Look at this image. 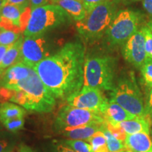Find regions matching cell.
<instances>
[{
	"label": "cell",
	"instance_id": "6da1fadb",
	"mask_svg": "<svg viewBox=\"0 0 152 152\" xmlns=\"http://www.w3.org/2000/svg\"><path fill=\"white\" fill-rule=\"evenodd\" d=\"M85 48L80 42L66 44L33 69L55 98L67 100L83 88Z\"/></svg>",
	"mask_w": 152,
	"mask_h": 152
},
{
	"label": "cell",
	"instance_id": "7a4b0ae2",
	"mask_svg": "<svg viewBox=\"0 0 152 152\" xmlns=\"http://www.w3.org/2000/svg\"><path fill=\"white\" fill-rule=\"evenodd\" d=\"M119 0H109L86 13L85 18L76 21L77 32L87 42H95L105 35L118 13Z\"/></svg>",
	"mask_w": 152,
	"mask_h": 152
},
{
	"label": "cell",
	"instance_id": "3957f363",
	"mask_svg": "<svg viewBox=\"0 0 152 152\" xmlns=\"http://www.w3.org/2000/svg\"><path fill=\"white\" fill-rule=\"evenodd\" d=\"M117 59L111 56L87 57L84 65L83 87L112 91L115 85Z\"/></svg>",
	"mask_w": 152,
	"mask_h": 152
},
{
	"label": "cell",
	"instance_id": "277c9868",
	"mask_svg": "<svg viewBox=\"0 0 152 152\" xmlns=\"http://www.w3.org/2000/svg\"><path fill=\"white\" fill-rule=\"evenodd\" d=\"M12 90L23 91L26 95L25 109L38 113H49L56 104V98L32 68L28 77L21 80L14 85Z\"/></svg>",
	"mask_w": 152,
	"mask_h": 152
},
{
	"label": "cell",
	"instance_id": "5b68a950",
	"mask_svg": "<svg viewBox=\"0 0 152 152\" xmlns=\"http://www.w3.org/2000/svg\"><path fill=\"white\" fill-rule=\"evenodd\" d=\"M111 99L137 117L145 116L143 96L132 71L122 74L117 80Z\"/></svg>",
	"mask_w": 152,
	"mask_h": 152
},
{
	"label": "cell",
	"instance_id": "8992f818",
	"mask_svg": "<svg viewBox=\"0 0 152 152\" xmlns=\"http://www.w3.org/2000/svg\"><path fill=\"white\" fill-rule=\"evenodd\" d=\"M71 21V16L58 4H47L31 9L25 37L42 36L47 31Z\"/></svg>",
	"mask_w": 152,
	"mask_h": 152
},
{
	"label": "cell",
	"instance_id": "52a82bcc",
	"mask_svg": "<svg viewBox=\"0 0 152 152\" xmlns=\"http://www.w3.org/2000/svg\"><path fill=\"white\" fill-rule=\"evenodd\" d=\"M142 18L140 13L132 9L118 11L104 35L108 46H123L131 36L140 30Z\"/></svg>",
	"mask_w": 152,
	"mask_h": 152
},
{
	"label": "cell",
	"instance_id": "ba28073f",
	"mask_svg": "<svg viewBox=\"0 0 152 152\" xmlns=\"http://www.w3.org/2000/svg\"><path fill=\"white\" fill-rule=\"evenodd\" d=\"M104 123L105 120L99 111L80 109L68 104L62 106L58 111L54 123V130L63 133L87 125Z\"/></svg>",
	"mask_w": 152,
	"mask_h": 152
},
{
	"label": "cell",
	"instance_id": "9c48e42d",
	"mask_svg": "<svg viewBox=\"0 0 152 152\" xmlns=\"http://www.w3.org/2000/svg\"><path fill=\"white\" fill-rule=\"evenodd\" d=\"M48 56V47L43 35L25 37L20 52V62L33 68Z\"/></svg>",
	"mask_w": 152,
	"mask_h": 152
},
{
	"label": "cell",
	"instance_id": "30bf717a",
	"mask_svg": "<svg viewBox=\"0 0 152 152\" xmlns=\"http://www.w3.org/2000/svg\"><path fill=\"white\" fill-rule=\"evenodd\" d=\"M108 100L103 95L102 90L83 87L79 92L75 93L66 101L70 106L80 109L94 110L102 113Z\"/></svg>",
	"mask_w": 152,
	"mask_h": 152
},
{
	"label": "cell",
	"instance_id": "8fae6325",
	"mask_svg": "<svg viewBox=\"0 0 152 152\" xmlns=\"http://www.w3.org/2000/svg\"><path fill=\"white\" fill-rule=\"evenodd\" d=\"M122 52L126 61L136 68L140 69L147 59L145 41L141 28L123 45Z\"/></svg>",
	"mask_w": 152,
	"mask_h": 152
},
{
	"label": "cell",
	"instance_id": "7c38bea8",
	"mask_svg": "<svg viewBox=\"0 0 152 152\" xmlns=\"http://www.w3.org/2000/svg\"><path fill=\"white\" fill-rule=\"evenodd\" d=\"M105 122L114 127H119V123L137 118L127 111L114 101L109 99L102 111Z\"/></svg>",
	"mask_w": 152,
	"mask_h": 152
},
{
	"label": "cell",
	"instance_id": "4fadbf2b",
	"mask_svg": "<svg viewBox=\"0 0 152 152\" xmlns=\"http://www.w3.org/2000/svg\"><path fill=\"white\" fill-rule=\"evenodd\" d=\"M31 70L32 68L23 62L17 63L4 72L0 80V86L12 90L18 82L29 76Z\"/></svg>",
	"mask_w": 152,
	"mask_h": 152
},
{
	"label": "cell",
	"instance_id": "5bb4252c",
	"mask_svg": "<svg viewBox=\"0 0 152 152\" xmlns=\"http://www.w3.org/2000/svg\"><path fill=\"white\" fill-rule=\"evenodd\" d=\"M125 144L126 149L131 152H152V140L148 133L127 134Z\"/></svg>",
	"mask_w": 152,
	"mask_h": 152
},
{
	"label": "cell",
	"instance_id": "9a60e30c",
	"mask_svg": "<svg viewBox=\"0 0 152 152\" xmlns=\"http://www.w3.org/2000/svg\"><path fill=\"white\" fill-rule=\"evenodd\" d=\"M104 124H99V123H94V124L87 125L85 126L79 127V128H73L72 130L66 131L63 132V136L68 140H87L94 135L95 133L101 131L102 125Z\"/></svg>",
	"mask_w": 152,
	"mask_h": 152
},
{
	"label": "cell",
	"instance_id": "2e32d148",
	"mask_svg": "<svg viewBox=\"0 0 152 152\" xmlns=\"http://www.w3.org/2000/svg\"><path fill=\"white\" fill-rule=\"evenodd\" d=\"M151 121L147 117H137L135 118L123 121L119 125L127 134H135L139 132H145L150 134Z\"/></svg>",
	"mask_w": 152,
	"mask_h": 152
},
{
	"label": "cell",
	"instance_id": "e0dca14e",
	"mask_svg": "<svg viewBox=\"0 0 152 152\" xmlns=\"http://www.w3.org/2000/svg\"><path fill=\"white\" fill-rule=\"evenodd\" d=\"M23 39V37L22 35L20 36L18 40L13 44L7 50L2 62L0 65V74L1 75H2L4 72L7 68L17 63L20 62V52H21V47Z\"/></svg>",
	"mask_w": 152,
	"mask_h": 152
},
{
	"label": "cell",
	"instance_id": "ac0fdd59",
	"mask_svg": "<svg viewBox=\"0 0 152 152\" xmlns=\"http://www.w3.org/2000/svg\"><path fill=\"white\" fill-rule=\"evenodd\" d=\"M56 4L62 7L76 21L81 20L86 15L87 11L82 0H58Z\"/></svg>",
	"mask_w": 152,
	"mask_h": 152
},
{
	"label": "cell",
	"instance_id": "d6986e66",
	"mask_svg": "<svg viewBox=\"0 0 152 152\" xmlns=\"http://www.w3.org/2000/svg\"><path fill=\"white\" fill-rule=\"evenodd\" d=\"M25 9L17 6L6 4L0 10V17H3L9 20L14 26L20 28L22 32V16Z\"/></svg>",
	"mask_w": 152,
	"mask_h": 152
},
{
	"label": "cell",
	"instance_id": "ffe728a7",
	"mask_svg": "<svg viewBox=\"0 0 152 152\" xmlns=\"http://www.w3.org/2000/svg\"><path fill=\"white\" fill-rule=\"evenodd\" d=\"M26 111L22 107L9 102L0 104V122L15 118L24 117Z\"/></svg>",
	"mask_w": 152,
	"mask_h": 152
},
{
	"label": "cell",
	"instance_id": "44dd1931",
	"mask_svg": "<svg viewBox=\"0 0 152 152\" xmlns=\"http://www.w3.org/2000/svg\"><path fill=\"white\" fill-rule=\"evenodd\" d=\"M101 131L104 133L105 136L108 148L110 152H121L126 150L124 142L120 141L111 134V132L106 128V122L102 125Z\"/></svg>",
	"mask_w": 152,
	"mask_h": 152
},
{
	"label": "cell",
	"instance_id": "7402d4cb",
	"mask_svg": "<svg viewBox=\"0 0 152 152\" xmlns=\"http://www.w3.org/2000/svg\"><path fill=\"white\" fill-rule=\"evenodd\" d=\"M92 147V152H110L104 133L97 132L87 140Z\"/></svg>",
	"mask_w": 152,
	"mask_h": 152
},
{
	"label": "cell",
	"instance_id": "603a6c76",
	"mask_svg": "<svg viewBox=\"0 0 152 152\" xmlns=\"http://www.w3.org/2000/svg\"><path fill=\"white\" fill-rule=\"evenodd\" d=\"M16 144L15 137L10 133L0 132V152H11Z\"/></svg>",
	"mask_w": 152,
	"mask_h": 152
},
{
	"label": "cell",
	"instance_id": "cb8c5ba5",
	"mask_svg": "<svg viewBox=\"0 0 152 152\" xmlns=\"http://www.w3.org/2000/svg\"><path fill=\"white\" fill-rule=\"evenodd\" d=\"M63 142L66 145L69 146L76 152H92L90 144L83 140H66Z\"/></svg>",
	"mask_w": 152,
	"mask_h": 152
},
{
	"label": "cell",
	"instance_id": "d4e9b609",
	"mask_svg": "<svg viewBox=\"0 0 152 152\" xmlns=\"http://www.w3.org/2000/svg\"><path fill=\"white\" fill-rule=\"evenodd\" d=\"M21 36L20 33H16L9 30L0 28V45H11L16 42Z\"/></svg>",
	"mask_w": 152,
	"mask_h": 152
},
{
	"label": "cell",
	"instance_id": "484cf974",
	"mask_svg": "<svg viewBox=\"0 0 152 152\" xmlns=\"http://www.w3.org/2000/svg\"><path fill=\"white\" fill-rule=\"evenodd\" d=\"M4 126L9 132H16L24 128L25 120L23 117L15 118L7 120L2 123Z\"/></svg>",
	"mask_w": 152,
	"mask_h": 152
},
{
	"label": "cell",
	"instance_id": "4316f807",
	"mask_svg": "<svg viewBox=\"0 0 152 152\" xmlns=\"http://www.w3.org/2000/svg\"><path fill=\"white\" fill-rule=\"evenodd\" d=\"M140 71L146 85L152 87V59L147 58L140 68Z\"/></svg>",
	"mask_w": 152,
	"mask_h": 152
},
{
	"label": "cell",
	"instance_id": "83f0119b",
	"mask_svg": "<svg viewBox=\"0 0 152 152\" xmlns=\"http://www.w3.org/2000/svg\"><path fill=\"white\" fill-rule=\"evenodd\" d=\"M141 30L143 33L145 41V49L147 58L152 59V32L147 25L142 26Z\"/></svg>",
	"mask_w": 152,
	"mask_h": 152
},
{
	"label": "cell",
	"instance_id": "f1b7e54d",
	"mask_svg": "<svg viewBox=\"0 0 152 152\" xmlns=\"http://www.w3.org/2000/svg\"><path fill=\"white\" fill-rule=\"evenodd\" d=\"M106 128H108L110 132L115 137V138L118 139V140H120V141H122L125 142V139H126L127 134L125 133L124 130H123L122 128L121 127H114L111 124H109V123H106Z\"/></svg>",
	"mask_w": 152,
	"mask_h": 152
},
{
	"label": "cell",
	"instance_id": "f546056e",
	"mask_svg": "<svg viewBox=\"0 0 152 152\" xmlns=\"http://www.w3.org/2000/svg\"><path fill=\"white\" fill-rule=\"evenodd\" d=\"M15 93H16V90L0 86V104L11 101Z\"/></svg>",
	"mask_w": 152,
	"mask_h": 152
},
{
	"label": "cell",
	"instance_id": "4dcf8cb0",
	"mask_svg": "<svg viewBox=\"0 0 152 152\" xmlns=\"http://www.w3.org/2000/svg\"><path fill=\"white\" fill-rule=\"evenodd\" d=\"M107 1H109V0H82L87 12L91 11L94 7H96V6L106 2Z\"/></svg>",
	"mask_w": 152,
	"mask_h": 152
},
{
	"label": "cell",
	"instance_id": "1f68e13d",
	"mask_svg": "<svg viewBox=\"0 0 152 152\" xmlns=\"http://www.w3.org/2000/svg\"><path fill=\"white\" fill-rule=\"evenodd\" d=\"M149 120L152 118V87L150 90L147 103L145 104V116Z\"/></svg>",
	"mask_w": 152,
	"mask_h": 152
},
{
	"label": "cell",
	"instance_id": "d6a6232c",
	"mask_svg": "<svg viewBox=\"0 0 152 152\" xmlns=\"http://www.w3.org/2000/svg\"><path fill=\"white\" fill-rule=\"evenodd\" d=\"M6 4L15 5L22 9H26L30 6V0H7Z\"/></svg>",
	"mask_w": 152,
	"mask_h": 152
},
{
	"label": "cell",
	"instance_id": "836d02e7",
	"mask_svg": "<svg viewBox=\"0 0 152 152\" xmlns=\"http://www.w3.org/2000/svg\"><path fill=\"white\" fill-rule=\"evenodd\" d=\"M49 0H30V9H33L37 7H42L48 4Z\"/></svg>",
	"mask_w": 152,
	"mask_h": 152
},
{
	"label": "cell",
	"instance_id": "e575fe53",
	"mask_svg": "<svg viewBox=\"0 0 152 152\" xmlns=\"http://www.w3.org/2000/svg\"><path fill=\"white\" fill-rule=\"evenodd\" d=\"M56 152H76L75 151L66 145V144L63 143L58 144L56 146Z\"/></svg>",
	"mask_w": 152,
	"mask_h": 152
},
{
	"label": "cell",
	"instance_id": "d590c367",
	"mask_svg": "<svg viewBox=\"0 0 152 152\" xmlns=\"http://www.w3.org/2000/svg\"><path fill=\"white\" fill-rule=\"evenodd\" d=\"M144 9L152 17V0H142Z\"/></svg>",
	"mask_w": 152,
	"mask_h": 152
},
{
	"label": "cell",
	"instance_id": "8d00e7d4",
	"mask_svg": "<svg viewBox=\"0 0 152 152\" xmlns=\"http://www.w3.org/2000/svg\"><path fill=\"white\" fill-rule=\"evenodd\" d=\"M11 45H0V65H1L2 60L4 57L6 53H7V50L9 49Z\"/></svg>",
	"mask_w": 152,
	"mask_h": 152
},
{
	"label": "cell",
	"instance_id": "74e56055",
	"mask_svg": "<svg viewBox=\"0 0 152 152\" xmlns=\"http://www.w3.org/2000/svg\"><path fill=\"white\" fill-rule=\"evenodd\" d=\"M17 152H34V151L31 149V148L28 147V146L21 144V145L18 147V151Z\"/></svg>",
	"mask_w": 152,
	"mask_h": 152
},
{
	"label": "cell",
	"instance_id": "f35d334b",
	"mask_svg": "<svg viewBox=\"0 0 152 152\" xmlns=\"http://www.w3.org/2000/svg\"><path fill=\"white\" fill-rule=\"evenodd\" d=\"M6 3H7V0H0V10L6 4Z\"/></svg>",
	"mask_w": 152,
	"mask_h": 152
},
{
	"label": "cell",
	"instance_id": "ab89813d",
	"mask_svg": "<svg viewBox=\"0 0 152 152\" xmlns=\"http://www.w3.org/2000/svg\"><path fill=\"white\" fill-rule=\"evenodd\" d=\"M147 25L148 26V27L150 28V30H151V32H152V19H151V20H150L149 22L147 23Z\"/></svg>",
	"mask_w": 152,
	"mask_h": 152
},
{
	"label": "cell",
	"instance_id": "60d3db41",
	"mask_svg": "<svg viewBox=\"0 0 152 152\" xmlns=\"http://www.w3.org/2000/svg\"><path fill=\"white\" fill-rule=\"evenodd\" d=\"M123 1H140V0H123Z\"/></svg>",
	"mask_w": 152,
	"mask_h": 152
},
{
	"label": "cell",
	"instance_id": "b9f144b4",
	"mask_svg": "<svg viewBox=\"0 0 152 152\" xmlns=\"http://www.w3.org/2000/svg\"><path fill=\"white\" fill-rule=\"evenodd\" d=\"M57 1H58V0H49V1H52V2L54 3V4H56Z\"/></svg>",
	"mask_w": 152,
	"mask_h": 152
},
{
	"label": "cell",
	"instance_id": "7bdbcfd3",
	"mask_svg": "<svg viewBox=\"0 0 152 152\" xmlns=\"http://www.w3.org/2000/svg\"><path fill=\"white\" fill-rule=\"evenodd\" d=\"M125 152H131V151H128V150H125Z\"/></svg>",
	"mask_w": 152,
	"mask_h": 152
},
{
	"label": "cell",
	"instance_id": "ee69618b",
	"mask_svg": "<svg viewBox=\"0 0 152 152\" xmlns=\"http://www.w3.org/2000/svg\"><path fill=\"white\" fill-rule=\"evenodd\" d=\"M150 121H151V123H152V118H151V119H150Z\"/></svg>",
	"mask_w": 152,
	"mask_h": 152
},
{
	"label": "cell",
	"instance_id": "f6af8a7d",
	"mask_svg": "<svg viewBox=\"0 0 152 152\" xmlns=\"http://www.w3.org/2000/svg\"><path fill=\"white\" fill-rule=\"evenodd\" d=\"M1 74H0V80H1Z\"/></svg>",
	"mask_w": 152,
	"mask_h": 152
},
{
	"label": "cell",
	"instance_id": "bcb514c9",
	"mask_svg": "<svg viewBox=\"0 0 152 152\" xmlns=\"http://www.w3.org/2000/svg\"><path fill=\"white\" fill-rule=\"evenodd\" d=\"M151 135H152V128H151Z\"/></svg>",
	"mask_w": 152,
	"mask_h": 152
},
{
	"label": "cell",
	"instance_id": "7dc6e473",
	"mask_svg": "<svg viewBox=\"0 0 152 152\" xmlns=\"http://www.w3.org/2000/svg\"><path fill=\"white\" fill-rule=\"evenodd\" d=\"M125 151H121V152H125Z\"/></svg>",
	"mask_w": 152,
	"mask_h": 152
},
{
	"label": "cell",
	"instance_id": "c3c4849f",
	"mask_svg": "<svg viewBox=\"0 0 152 152\" xmlns=\"http://www.w3.org/2000/svg\"><path fill=\"white\" fill-rule=\"evenodd\" d=\"M0 128H1V126H0Z\"/></svg>",
	"mask_w": 152,
	"mask_h": 152
}]
</instances>
